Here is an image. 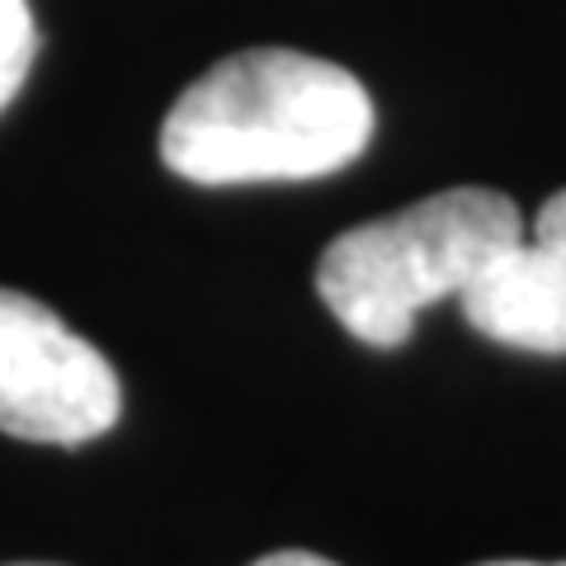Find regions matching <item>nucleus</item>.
<instances>
[{"instance_id":"f257e3e1","label":"nucleus","mask_w":566,"mask_h":566,"mask_svg":"<svg viewBox=\"0 0 566 566\" xmlns=\"http://www.w3.org/2000/svg\"><path fill=\"white\" fill-rule=\"evenodd\" d=\"M374 99L345 66L293 48H245L170 104L161 161L189 185L322 180L359 161Z\"/></svg>"},{"instance_id":"f03ea898","label":"nucleus","mask_w":566,"mask_h":566,"mask_svg":"<svg viewBox=\"0 0 566 566\" xmlns=\"http://www.w3.org/2000/svg\"><path fill=\"white\" fill-rule=\"evenodd\" d=\"M520 232L524 218L501 189H439L392 218L335 237L316 260V293L354 340L397 349L411 340L424 307L463 297Z\"/></svg>"},{"instance_id":"7ed1b4c3","label":"nucleus","mask_w":566,"mask_h":566,"mask_svg":"<svg viewBox=\"0 0 566 566\" xmlns=\"http://www.w3.org/2000/svg\"><path fill=\"white\" fill-rule=\"evenodd\" d=\"M123 411L104 354L48 303L0 289V430L29 444H91Z\"/></svg>"},{"instance_id":"20e7f679","label":"nucleus","mask_w":566,"mask_h":566,"mask_svg":"<svg viewBox=\"0 0 566 566\" xmlns=\"http://www.w3.org/2000/svg\"><path fill=\"white\" fill-rule=\"evenodd\" d=\"M472 331L524 354H566V189L458 297Z\"/></svg>"},{"instance_id":"39448f33","label":"nucleus","mask_w":566,"mask_h":566,"mask_svg":"<svg viewBox=\"0 0 566 566\" xmlns=\"http://www.w3.org/2000/svg\"><path fill=\"white\" fill-rule=\"evenodd\" d=\"M33 57H39V29L29 0H0V109L20 95Z\"/></svg>"},{"instance_id":"423d86ee","label":"nucleus","mask_w":566,"mask_h":566,"mask_svg":"<svg viewBox=\"0 0 566 566\" xmlns=\"http://www.w3.org/2000/svg\"><path fill=\"white\" fill-rule=\"evenodd\" d=\"M251 566H335V562H326V557H316V553H270V557H260V562H251Z\"/></svg>"},{"instance_id":"0eeeda50","label":"nucleus","mask_w":566,"mask_h":566,"mask_svg":"<svg viewBox=\"0 0 566 566\" xmlns=\"http://www.w3.org/2000/svg\"><path fill=\"white\" fill-rule=\"evenodd\" d=\"M486 566H543V562H486ZM557 566H566V562H557Z\"/></svg>"}]
</instances>
